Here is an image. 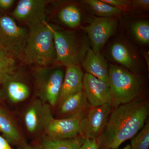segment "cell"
Instances as JSON below:
<instances>
[{
  "mask_svg": "<svg viewBox=\"0 0 149 149\" xmlns=\"http://www.w3.org/2000/svg\"><path fill=\"white\" fill-rule=\"evenodd\" d=\"M149 113L147 100H134L113 108L103 130L97 139L99 149L118 148L143 128Z\"/></svg>",
  "mask_w": 149,
  "mask_h": 149,
  "instance_id": "cell-1",
  "label": "cell"
},
{
  "mask_svg": "<svg viewBox=\"0 0 149 149\" xmlns=\"http://www.w3.org/2000/svg\"><path fill=\"white\" fill-rule=\"evenodd\" d=\"M19 58L27 65L48 66L56 63L53 34L47 22L28 29L26 43Z\"/></svg>",
  "mask_w": 149,
  "mask_h": 149,
  "instance_id": "cell-2",
  "label": "cell"
},
{
  "mask_svg": "<svg viewBox=\"0 0 149 149\" xmlns=\"http://www.w3.org/2000/svg\"><path fill=\"white\" fill-rule=\"evenodd\" d=\"M108 83L112 108L134 100L141 93L142 82L138 75L115 65H110Z\"/></svg>",
  "mask_w": 149,
  "mask_h": 149,
  "instance_id": "cell-3",
  "label": "cell"
},
{
  "mask_svg": "<svg viewBox=\"0 0 149 149\" xmlns=\"http://www.w3.org/2000/svg\"><path fill=\"white\" fill-rule=\"evenodd\" d=\"M31 75L35 97L52 107L56 105L64 78L63 70L56 67L34 66Z\"/></svg>",
  "mask_w": 149,
  "mask_h": 149,
  "instance_id": "cell-4",
  "label": "cell"
},
{
  "mask_svg": "<svg viewBox=\"0 0 149 149\" xmlns=\"http://www.w3.org/2000/svg\"><path fill=\"white\" fill-rule=\"evenodd\" d=\"M53 34L56 59V63L65 67L82 62L86 50L78 42L73 32L57 29L51 25Z\"/></svg>",
  "mask_w": 149,
  "mask_h": 149,
  "instance_id": "cell-5",
  "label": "cell"
},
{
  "mask_svg": "<svg viewBox=\"0 0 149 149\" xmlns=\"http://www.w3.org/2000/svg\"><path fill=\"white\" fill-rule=\"evenodd\" d=\"M28 33V29L18 25L11 16L0 15V49L19 58Z\"/></svg>",
  "mask_w": 149,
  "mask_h": 149,
  "instance_id": "cell-6",
  "label": "cell"
},
{
  "mask_svg": "<svg viewBox=\"0 0 149 149\" xmlns=\"http://www.w3.org/2000/svg\"><path fill=\"white\" fill-rule=\"evenodd\" d=\"M52 117V107L37 97L26 106L22 116L25 130L32 136L44 133L46 125Z\"/></svg>",
  "mask_w": 149,
  "mask_h": 149,
  "instance_id": "cell-7",
  "label": "cell"
},
{
  "mask_svg": "<svg viewBox=\"0 0 149 149\" xmlns=\"http://www.w3.org/2000/svg\"><path fill=\"white\" fill-rule=\"evenodd\" d=\"M50 2L47 0H19L11 16L29 28L45 23L47 22V6Z\"/></svg>",
  "mask_w": 149,
  "mask_h": 149,
  "instance_id": "cell-8",
  "label": "cell"
},
{
  "mask_svg": "<svg viewBox=\"0 0 149 149\" xmlns=\"http://www.w3.org/2000/svg\"><path fill=\"white\" fill-rule=\"evenodd\" d=\"M112 109L109 104L90 108L80 120L79 136L85 139H97L106 125Z\"/></svg>",
  "mask_w": 149,
  "mask_h": 149,
  "instance_id": "cell-9",
  "label": "cell"
},
{
  "mask_svg": "<svg viewBox=\"0 0 149 149\" xmlns=\"http://www.w3.org/2000/svg\"><path fill=\"white\" fill-rule=\"evenodd\" d=\"M27 74L23 68L19 67L6 78L2 84L3 97L4 96L11 103H21L29 98L31 88Z\"/></svg>",
  "mask_w": 149,
  "mask_h": 149,
  "instance_id": "cell-10",
  "label": "cell"
},
{
  "mask_svg": "<svg viewBox=\"0 0 149 149\" xmlns=\"http://www.w3.org/2000/svg\"><path fill=\"white\" fill-rule=\"evenodd\" d=\"M117 23L114 17H95L88 26L84 27L93 51L100 52L110 37L114 34Z\"/></svg>",
  "mask_w": 149,
  "mask_h": 149,
  "instance_id": "cell-11",
  "label": "cell"
},
{
  "mask_svg": "<svg viewBox=\"0 0 149 149\" xmlns=\"http://www.w3.org/2000/svg\"><path fill=\"white\" fill-rule=\"evenodd\" d=\"M83 90L91 108L111 105V93L107 83L86 72L83 75Z\"/></svg>",
  "mask_w": 149,
  "mask_h": 149,
  "instance_id": "cell-12",
  "label": "cell"
},
{
  "mask_svg": "<svg viewBox=\"0 0 149 149\" xmlns=\"http://www.w3.org/2000/svg\"><path fill=\"white\" fill-rule=\"evenodd\" d=\"M85 113L77 114L68 118H52L44 130L45 136L58 140L77 137L79 136L80 120Z\"/></svg>",
  "mask_w": 149,
  "mask_h": 149,
  "instance_id": "cell-13",
  "label": "cell"
},
{
  "mask_svg": "<svg viewBox=\"0 0 149 149\" xmlns=\"http://www.w3.org/2000/svg\"><path fill=\"white\" fill-rule=\"evenodd\" d=\"M83 71L78 65H72L66 67L56 105H59L69 96L83 90Z\"/></svg>",
  "mask_w": 149,
  "mask_h": 149,
  "instance_id": "cell-14",
  "label": "cell"
},
{
  "mask_svg": "<svg viewBox=\"0 0 149 149\" xmlns=\"http://www.w3.org/2000/svg\"><path fill=\"white\" fill-rule=\"evenodd\" d=\"M91 108L83 90L69 96L58 105V118H68L85 113Z\"/></svg>",
  "mask_w": 149,
  "mask_h": 149,
  "instance_id": "cell-15",
  "label": "cell"
},
{
  "mask_svg": "<svg viewBox=\"0 0 149 149\" xmlns=\"http://www.w3.org/2000/svg\"><path fill=\"white\" fill-rule=\"evenodd\" d=\"M86 73L108 83L109 68L107 63L100 52H96L90 48L87 49L82 61Z\"/></svg>",
  "mask_w": 149,
  "mask_h": 149,
  "instance_id": "cell-16",
  "label": "cell"
},
{
  "mask_svg": "<svg viewBox=\"0 0 149 149\" xmlns=\"http://www.w3.org/2000/svg\"><path fill=\"white\" fill-rule=\"evenodd\" d=\"M0 133L9 143L19 145L25 142L14 118L0 107Z\"/></svg>",
  "mask_w": 149,
  "mask_h": 149,
  "instance_id": "cell-17",
  "label": "cell"
},
{
  "mask_svg": "<svg viewBox=\"0 0 149 149\" xmlns=\"http://www.w3.org/2000/svg\"><path fill=\"white\" fill-rule=\"evenodd\" d=\"M85 140L80 136L72 139L58 140L44 135L41 142V149H80Z\"/></svg>",
  "mask_w": 149,
  "mask_h": 149,
  "instance_id": "cell-18",
  "label": "cell"
},
{
  "mask_svg": "<svg viewBox=\"0 0 149 149\" xmlns=\"http://www.w3.org/2000/svg\"><path fill=\"white\" fill-rule=\"evenodd\" d=\"M57 16L61 23L70 28L78 27L82 20L80 9L73 4H68L62 7L58 12Z\"/></svg>",
  "mask_w": 149,
  "mask_h": 149,
  "instance_id": "cell-19",
  "label": "cell"
},
{
  "mask_svg": "<svg viewBox=\"0 0 149 149\" xmlns=\"http://www.w3.org/2000/svg\"><path fill=\"white\" fill-rule=\"evenodd\" d=\"M111 55L115 61L128 69L134 68V61L126 46L121 43H114L111 48Z\"/></svg>",
  "mask_w": 149,
  "mask_h": 149,
  "instance_id": "cell-20",
  "label": "cell"
},
{
  "mask_svg": "<svg viewBox=\"0 0 149 149\" xmlns=\"http://www.w3.org/2000/svg\"><path fill=\"white\" fill-rule=\"evenodd\" d=\"M83 1L100 17H113L121 14L123 12L119 9L104 2L102 0H85Z\"/></svg>",
  "mask_w": 149,
  "mask_h": 149,
  "instance_id": "cell-21",
  "label": "cell"
},
{
  "mask_svg": "<svg viewBox=\"0 0 149 149\" xmlns=\"http://www.w3.org/2000/svg\"><path fill=\"white\" fill-rule=\"evenodd\" d=\"M130 149H149V121L147 120L143 127L131 139Z\"/></svg>",
  "mask_w": 149,
  "mask_h": 149,
  "instance_id": "cell-22",
  "label": "cell"
},
{
  "mask_svg": "<svg viewBox=\"0 0 149 149\" xmlns=\"http://www.w3.org/2000/svg\"><path fill=\"white\" fill-rule=\"evenodd\" d=\"M131 30L136 40L143 44L149 43V24L148 21H140L134 22Z\"/></svg>",
  "mask_w": 149,
  "mask_h": 149,
  "instance_id": "cell-23",
  "label": "cell"
},
{
  "mask_svg": "<svg viewBox=\"0 0 149 149\" xmlns=\"http://www.w3.org/2000/svg\"><path fill=\"white\" fill-rule=\"evenodd\" d=\"M15 58L11 56L0 59V85L8 75L18 68Z\"/></svg>",
  "mask_w": 149,
  "mask_h": 149,
  "instance_id": "cell-24",
  "label": "cell"
},
{
  "mask_svg": "<svg viewBox=\"0 0 149 149\" xmlns=\"http://www.w3.org/2000/svg\"><path fill=\"white\" fill-rule=\"evenodd\" d=\"M104 2L107 3L114 7L119 9L122 11L128 10L132 8L131 1L127 0H102Z\"/></svg>",
  "mask_w": 149,
  "mask_h": 149,
  "instance_id": "cell-25",
  "label": "cell"
},
{
  "mask_svg": "<svg viewBox=\"0 0 149 149\" xmlns=\"http://www.w3.org/2000/svg\"><path fill=\"white\" fill-rule=\"evenodd\" d=\"M132 7L134 8L140 9L143 10H148L149 0H133L131 1Z\"/></svg>",
  "mask_w": 149,
  "mask_h": 149,
  "instance_id": "cell-26",
  "label": "cell"
},
{
  "mask_svg": "<svg viewBox=\"0 0 149 149\" xmlns=\"http://www.w3.org/2000/svg\"><path fill=\"white\" fill-rule=\"evenodd\" d=\"M80 149H99L97 139H85Z\"/></svg>",
  "mask_w": 149,
  "mask_h": 149,
  "instance_id": "cell-27",
  "label": "cell"
},
{
  "mask_svg": "<svg viewBox=\"0 0 149 149\" xmlns=\"http://www.w3.org/2000/svg\"><path fill=\"white\" fill-rule=\"evenodd\" d=\"M15 1V0H0V12L5 11L9 9Z\"/></svg>",
  "mask_w": 149,
  "mask_h": 149,
  "instance_id": "cell-28",
  "label": "cell"
},
{
  "mask_svg": "<svg viewBox=\"0 0 149 149\" xmlns=\"http://www.w3.org/2000/svg\"><path fill=\"white\" fill-rule=\"evenodd\" d=\"M9 144L2 136H0V149H13Z\"/></svg>",
  "mask_w": 149,
  "mask_h": 149,
  "instance_id": "cell-29",
  "label": "cell"
},
{
  "mask_svg": "<svg viewBox=\"0 0 149 149\" xmlns=\"http://www.w3.org/2000/svg\"><path fill=\"white\" fill-rule=\"evenodd\" d=\"M37 149L36 148L30 146L29 144H27L26 142H24L19 146H18V149Z\"/></svg>",
  "mask_w": 149,
  "mask_h": 149,
  "instance_id": "cell-30",
  "label": "cell"
},
{
  "mask_svg": "<svg viewBox=\"0 0 149 149\" xmlns=\"http://www.w3.org/2000/svg\"><path fill=\"white\" fill-rule=\"evenodd\" d=\"M9 56H11L8 54L5 51L0 49V59Z\"/></svg>",
  "mask_w": 149,
  "mask_h": 149,
  "instance_id": "cell-31",
  "label": "cell"
},
{
  "mask_svg": "<svg viewBox=\"0 0 149 149\" xmlns=\"http://www.w3.org/2000/svg\"><path fill=\"white\" fill-rule=\"evenodd\" d=\"M2 93L1 89L0 88V107H1V103L2 100L3 98Z\"/></svg>",
  "mask_w": 149,
  "mask_h": 149,
  "instance_id": "cell-32",
  "label": "cell"
},
{
  "mask_svg": "<svg viewBox=\"0 0 149 149\" xmlns=\"http://www.w3.org/2000/svg\"><path fill=\"white\" fill-rule=\"evenodd\" d=\"M131 149V148H130V145H127V146H125V147H124V148H122V149L118 148V149Z\"/></svg>",
  "mask_w": 149,
  "mask_h": 149,
  "instance_id": "cell-33",
  "label": "cell"
}]
</instances>
